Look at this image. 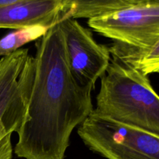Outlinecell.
<instances>
[{
    "label": "cell",
    "instance_id": "obj_8",
    "mask_svg": "<svg viewBox=\"0 0 159 159\" xmlns=\"http://www.w3.org/2000/svg\"><path fill=\"white\" fill-rule=\"evenodd\" d=\"M48 27L32 26L16 30L0 39V57L9 55L21 49L23 45L41 38Z\"/></svg>",
    "mask_w": 159,
    "mask_h": 159
},
{
    "label": "cell",
    "instance_id": "obj_7",
    "mask_svg": "<svg viewBox=\"0 0 159 159\" xmlns=\"http://www.w3.org/2000/svg\"><path fill=\"white\" fill-rule=\"evenodd\" d=\"M129 7L130 0H64L61 16L89 20Z\"/></svg>",
    "mask_w": 159,
    "mask_h": 159
},
{
    "label": "cell",
    "instance_id": "obj_4",
    "mask_svg": "<svg viewBox=\"0 0 159 159\" xmlns=\"http://www.w3.org/2000/svg\"><path fill=\"white\" fill-rule=\"evenodd\" d=\"M88 25L114 41L110 51L133 60L159 40V6H131L111 14L89 19Z\"/></svg>",
    "mask_w": 159,
    "mask_h": 159
},
{
    "label": "cell",
    "instance_id": "obj_3",
    "mask_svg": "<svg viewBox=\"0 0 159 159\" xmlns=\"http://www.w3.org/2000/svg\"><path fill=\"white\" fill-rule=\"evenodd\" d=\"M93 152L107 159H159V138L93 110L78 128Z\"/></svg>",
    "mask_w": 159,
    "mask_h": 159
},
{
    "label": "cell",
    "instance_id": "obj_2",
    "mask_svg": "<svg viewBox=\"0 0 159 159\" xmlns=\"http://www.w3.org/2000/svg\"><path fill=\"white\" fill-rule=\"evenodd\" d=\"M101 78L98 114L159 138V96L148 77L117 54Z\"/></svg>",
    "mask_w": 159,
    "mask_h": 159
},
{
    "label": "cell",
    "instance_id": "obj_5",
    "mask_svg": "<svg viewBox=\"0 0 159 159\" xmlns=\"http://www.w3.org/2000/svg\"><path fill=\"white\" fill-rule=\"evenodd\" d=\"M58 23L70 72L81 89L92 92L96 81L106 74L110 65V48L98 43L91 31L75 19L61 16Z\"/></svg>",
    "mask_w": 159,
    "mask_h": 159
},
{
    "label": "cell",
    "instance_id": "obj_9",
    "mask_svg": "<svg viewBox=\"0 0 159 159\" xmlns=\"http://www.w3.org/2000/svg\"><path fill=\"white\" fill-rule=\"evenodd\" d=\"M119 55V54H118ZM125 59V58H124ZM134 66L148 75L159 72V40L149 51L133 60H127Z\"/></svg>",
    "mask_w": 159,
    "mask_h": 159
},
{
    "label": "cell",
    "instance_id": "obj_1",
    "mask_svg": "<svg viewBox=\"0 0 159 159\" xmlns=\"http://www.w3.org/2000/svg\"><path fill=\"white\" fill-rule=\"evenodd\" d=\"M58 21L36 42L34 82L14 148L20 158L64 159L72 131L94 110L92 92L70 72Z\"/></svg>",
    "mask_w": 159,
    "mask_h": 159
},
{
    "label": "cell",
    "instance_id": "obj_11",
    "mask_svg": "<svg viewBox=\"0 0 159 159\" xmlns=\"http://www.w3.org/2000/svg\"><path fill=\"white\" fill-rule=\"evenodd\" d=\"M131 6H159V0H130Z\"/></svg>",
    "mask_w": 159,
    "mask_h": 159
},
{
    "label": "cell",
    "instance_id": "obj_13",
    "mask_svg": "<svg viewBox=\"0 0 159 159\" xmlns=\"http://www.w3.org/2000/svg\"><path fill=\"white\" fill-rule=\"evenodd\" d=\"M158 73H159V72H158Z\"/></svg>",
    "mask_w": 159,
    "mask_h": 159
},
{
    "label": "cell",
    "instance_id": "obj_10",
    "mask_svg": "<svg viewBox=\"0 0 159 159\" xmlns=\"http://www.w3.org/2000/svg\"><path fill=\"white\" fill-rule=\"evenodd\" d=\"M6 119V114L0 110V159H12V146L11 138L12 133L5 127Z\"/></svg>",
    "mask_w": 159,
    "mask_h": 159
},
{
    "label": "cell",
    "instance_id": "obj_12",
    "mask_svg": "<svg viewBox=\"0 0 159 159\" xmlns=\"http://www.w3.org/2000/svg\"><path fill=\"white\" fill-rule=\"evenodd\" d=\"M18 1H20V0H0V6L12 4V3H14Z\"/></svg>",
    "mask_w": 159,
    "mask_h": 159
},
{
    "label": "cell",
    "instance_id": "obj_6",
    "mask_svg": "<svg viewBox=\"0 0 159 159\" xmlns=\"http://www.w3.org/2000/svg\"><path fill=\"white\" fill-rule=\"evenodd\" d=\"M64 0H20L0 6V28H50L62 15Z\"/></svg>",
    "mask_w": 159,
    "mask_h": 159
}]
</instances>
